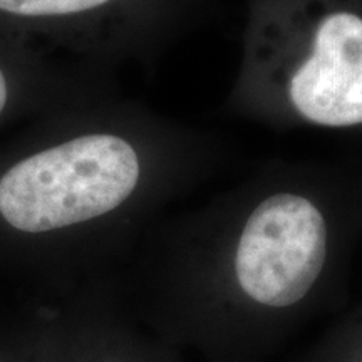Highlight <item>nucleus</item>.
I'll return each instance as SVG.
<instances>
[{
	"mask_svg": "<svg viewBox=\"0 0 362 362\" xmlns=\"http://www.w3.org/2000/svg\"><path fill=\"white\" fill-rule=\"evenodd\" d=\"M223 158L216 136L110 90L0 148V228L39 240L106 228L197 187Z\"/></svg>",
	"mask_w": 362,
	"mask_h": 362,
	"instance_id": "nucleus-1",
	"label": "nucleus"
},
{
	"mask_svg": "<svg viewBox=\"0 0 362 362\" xmlns=\"http://www.w3.org/2000/svg\"><path fill=\"white\" fill-rule=\"evenodd\" d=\"M336 187L315 161L265 165L198 216V275L262 309L305 302L329 270Z\"/></svg>",
	"mask_w": 362,
	"mask_h": 362,
	"instance_id": "nucleus-2",
	"label": "nucleus"
},
{
	"mask_svg": "<svg viewBox=\"0 0 362 362\" xmlns=\"http://www.w3.org/2000/svg\"><path fill=\"white\" fill-rule=\"evenodd\" d=\"M226 107L275 129L361 128L362 13L324 0L259 7Z\"/></svg>",
	"mask_w": 362,
	"mask_h": 362,
	"instance_id": "nucleus-3",
	"label": "nucleus"
},
{
	"mask_svg": "<svg viewBox=\"0 0 362 362\" xmlns=\"http://www.w3.org/2000/svg\"><path fill=\"white\" fill-rule=\"evenodd\" d=\"M0 22L2 37L30 45L35 34L54 56L106 74L126 62L149 64L166 49L165 35L123 12V0H0Z\"/></svg>",
	"mask_w": 362,
	"mask_h": 362,
	"instance_id": "nucleus-4",
	"label": "nucleus"
},
{
	"mask_svg": "<svg viewBox=\"0 0 362 362\" xmlns=\"http://www.w3.org/2000/svg\"><path fill=\"white\" fill-rule=\"evenodd\" d=\"M107 76L0 35V129L110 93Z\"/></svg>",
	"mask_w": 362,
	"mask_h": 362,
	"instance_id": "nucleus-5",
	"label": "nucleus"
}]
</instances>
